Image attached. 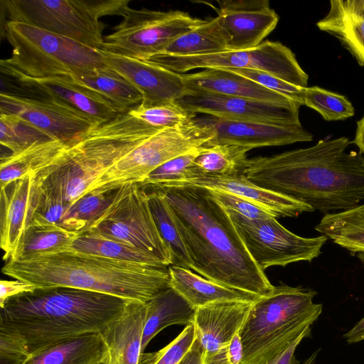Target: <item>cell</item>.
I'll use <instances>...</instances> for the list:
<instances>
[{"label": "cell", "instance_id": "836d02e7", "mask_svg": "<svg viewBox=\"0 0 364 364\" xmlns=\"http://www.w3.org/2000/svg\"><path fill=\"white\" fill-rule=\"evenodd\" d=\"M144 187L148 193L150 210L157 229L170 252L171 265L191 269L188 252L164 196L158 189Z\"/></svg>", "mask_w": 364, "mask_h": 364}, {"label": "cell", "instance_id": "e575fe53", "mask_svg": "<svg viewBox=\"0 0 364 364\" xmlns=\"http://www.w3.org/2000/svg\"><path fill=\"white\" fill-rule=\"evenodd\" d=\"M71 78L105 96L117 107L120 114L127 113L143 100L140 92L113 70Z\"/></svg>", "mask_w": 364, "mask_h": 364}, {"label": "cell", "instance_id": "8d00e7d4", "mask_svg": "<svg viewBox=\"0 0 364 364\" xmlns=\"http://www.w3.org/2000/svg\"><path fill=\"white\" fill-rule=\"evenodd\" d=\"M120 188L86 193L69 207L58 225L70 231L82 232L113 203Z\"/></svg>", "mask_w": 364, "mask_h": 364}, {"label": "cell", "instance_id": "4316f807", "mask_svg": "<svg viewBox=\"0 0 364 364\" xmlns=\"http://www.w3.org/2000/svg\"><path fill=\"white\" fill-rule=\"evenodd\" d=\"M70 141L37 142L18 152L1 156V188L26 176H34L59 162L66 154Z\"/></svg>", "mask_w": 364, "mask_h": 364}, {"label": "cell", "instance_id": "f907efd6", "mask_svg": "<svg viewBox=\"0 0 364 364\" xmlns=\"http://www.w3.org/2000/svg\"><path fill=\"white\" fill-rule=\"evenodd\" d=\"M343 338L348 344L364 341V316L343 335Z\"/></svg>", "mask_w": 364, "mask_h": 364}, {"label": "cell", "instance_id": "9a60e30c", "mask_svg": "<svg viewBox=\"0 0 364 364\" xmlns=\"http://www.w3.org/2000/svg\"><path fill=\"white\" fill-rule=\"evenodd\" d=\"M194 114L229 120L275 124H300L296 102L275 103L206 92H185L176 100Z\"/></svg>", "mask_w": 364, "mask_h": 364}, {"label": "cell", "instance_id": "83f0119b", "mask_svg": "<svg viewBox=\"0 0 364 364\" xmlns=\"http://www.w3.org/2000/svg\"><path fill=\"white\" fill-rule=\"evenodd\" d=\"M146 314L143 331L141 353L151 339L172 325L194 323L196 309L171 287L146 302Z\"/></svg>", "mask_w": 364, "mask_h": 364}, {"label": "cell", "instance_id": "d590c367", "mask_svg": "<svg viewBox=\"0 0 364 364\" xmlns=\"http://www.w3.org/2000/svg\"><path fill=\"white\" fill-rule=\"evenodd\" d=\"M247 147L232 144L203 146L194 164L200 172L211 175H230L242 173L248 158Z\"/></svg>", "mask_w": 364, "mask_h": 364}, {"label": "cell", "instance_id": "ba28073f", "mask_svg": "<svg viewBox=\"0 0 364 364\" xmlns=\"http://www.w3.org/2000/svg\"><path fill=\"white\" fill-rule=\"evenodd\" d=\"M130 0H1L9 21L23 23L101 49L105 16H122Z\"/></svg>", "mask_w": 364, "mask_h": 364}, {"label": "cell", "instance_id": "f5cc1de1", "mask_svg": "<svg viewBox=\"0 0 364 364\" xmlns=\"http://www.w3.org/2000/svg\"><path fill=\"white\" fill-rule=\"evenodd\" d=\"M357 257L359 259V260L363 263L364 265V252H359L357 253Z\"/></svg>", "mask_w": 364, "mask_h": 364}, {"label": "cell", "instance_id": "5bb4252c", "mask_svg": "<svg viewBox=\"0 0 364 364\" xmlns=\"http://www.w3.org/2000/svg\"><path fill=\"white\" fill-rule=\"evenodd\" d=\"M0 113L16 115L53 139L63 141L100 125L58 99L19 91L1 92Z\"/></svg>", "mask_w": 364, "mask_h": 364}, {"label": "cell", "instance_id": "f546056e", "mask_svg": "<svg viewBox=\"0 0 364 364\" xmlns=\"http://www.w3.org/2000/svg\"><path fill=\"white\" fill-rule=\"evenodd\" d=\"M79 235L54 223H31L10 259L68 251Z\"/></svg>", "mask_w": 364, "mask_h": 364}, {"label": "cell", "instance_id": "7402d4cb", "mask_svg": "<svg viewBox=\"0 0 364 364\" xmlns=\"http://www.w3.org/2000/svg\"><path fill=\"white\" fill-rule=\"evenodd\" d=\"M33 188V175H28L1 188L0 245L6 262L14 255L31 222Z\"/></svg>", "mask_w": 364, "mask_h": 364}, {"label": "cell", "instance_id": "f6af8a7d", "mask_svg": "<svg viewBox=\"0 0 364 364\" xmlns=\"http://www.w3.org/2000/svg\"><path fill=\"white\" fill-rule=\"evenodd\" d=\"M30 356L24 341L19 336L0 328V364H24Z\"/></svg>", "mask_w": 364, "mask_h": 364}, {"label": "cell", "instance_id": "4fadbf2b", "mask_svg": "<svg viewBox=\"0 0 364 364\" xmlns=\"http://www.w3.org/2000/svg\"><path fill=\"white\" fill-rule=\"evenodd\" d=\"M226 210L250 255L263 272L273 266L310 262L321 255L328 239L322 235L315 237L299 236L286 229L276 218L250 220Z\"/></svg>", "mask_w": 364, "mask_h": 364}, {"label": "cell", "instance_id": "bcb514c9", "mask_svg": "<svg viewBox=\"0 0 364 364\" xmlns=\"http://www.w3.org/2000/svg\"><path fill=\"white\" fill-rule=\"evenodd\" d=\"M36 289L33 284L18 279L0 282V308L11 298L31 292Z\"/></svg>", "mask_w": 364, "mask_h": 364}, {"label": "cell", "instance_id": "52a82bcc", "mask_svg": "<svg viewBox=\"0 0 364 364\" xmlns=\"http://www.w3.org/2000/svg\"><path fill=\"white\" fill-rule=\"evenodd\" d=\"M4 36L13 50L10 58L1 60V70L33 78L112 70L101 50L29 24L8 21Z\"/></svg>", "mask_w": 364, "mask_h": 364}, {"label": "cell", "instance_id": "2e32d148", "mask_svg": "<svg viewBox=\"0 0 364 364\" xmlns=\"http://www.w3.org/2000/svg\"><path fill=\"white\" fill-rule=\"evenodd\" d=\"M1 81L12 85V89L1 92L19 91L56 98L90 116L100 124L114 119L120 114L105 96L70 77L33 78L4 70H1Z\"/></svg>", "mask_w": 364, "mask_h": 364}, {"label": "cell", "instance_id": "8992f818", "mask_svg": "<svg viewBox=\"0 0 364 364\" xmlns=\"http://www.w3.org/2000/svg\"><path fill=\"white\" fill-rule=\"evenodd\" d=\"M316 295L309 288L281 284L255 301L238 332L244 349L242 364H265L299 338L309 337L323 309L313 301Z\"/></svg>", "mask_w": 364, "mask_h": 364}, {"label": "cell", "instance_id": "1f68e13d", "mask_svg": "<svg viewBox=\"0 0 364 364\" xmlns=\"http://www.w3.org/2000/svg\"><path fill=\"white\" fill-rule=\"evenodd\" d=\"M69 250L119 261L168 269L164 262L151 254L120 241L90 232L80 233Z\"/></svg>", "mask_w": 364, "mask_h": 364}, {"label": "cell", "instance_id": "f1b7e54d", "mask_svg": "<svg viewBox=\"0 0 364 364\" xmlns=\"http://www.w3.org/2000/svg\"><path fill=\"white\" fill-rule=\"evenodd\" d=\"M107 355L100 333H89L55 344L30 356L24 364H96Z\"/></svg>", "mask_w": 364, "mask_h": 364}, {"label": "cell", "instance_id": "60d3db41", "mask_svg": "<svg viewBox=\"0 0 364 364\" xmlns=\"http://www.w3.org/2000/svg\"><path fill=\"white\" fill-rule=\"evenodd\" d=\"M202 147L168 161L153 171L140 184L154 186L184 181L194 167L195 159Z\"/></svg>", "mask_w": 364, "mask_h": 364}, {"label": "cell", "instance_id": "681fc988", "mask_svg": "<svg viewBox=\"0 0 364 364\" xmlns=\"http://www.w3.org/2000/svg\"><path fill=\"white\" fill-rule=\"evenodd\" d=\"M178 364H203V349L196 337L191 347Z\"/></svg>", "mask_w": 364, "mask_h": 364}, {"label": "cell", "instance_id": "816d5d0a", "mask_svg": "<svg viewBox=\"0 0 364 364\" xmlns=\"http://www.w3.org/2000/svg\"><path fill=\"white\" fill-rule=\"evenodd\" d=\"M352 144L358 146L359 152L364 156V116L357 122L355 135Z\"/></svg>", "mask_w": 364, "mask_h": 364}, {"label": "cell", "instance_id": "c3c4849f", "mask_svg": "<svg viewBox=\"0 0 364 364\" xmlns=\"http://www.w3.org/2000/svg\"><path fill=\"white\" fill-rule=\"evenodd\" d=\"M244 357V349L239 333L235 334L228 348V360L229 364H242Z\"/></svg>", "mask_w": 364, "mask_h": 364}, {"label": "cell", "instance_id": "74e56055", "mask_svg": "<svg viewBox=\"0 0 364 364\" xmlns=\"http://www.w3.org/2000/svg\"><path fill=\"white\" fill-rule=\"evenodd\" d=\"M303 105L316 110L326 121H339L353 117L355 109L344 95L318 86L306 87Z\"/></svg>", "mask_w": 364, "mask_h": 364}, {"label": "cell", "instance_id": "44dd1931", "mask_svg": "<svg viewBox=\"0 0 364 364\" xmlns=\"http://www.w3.org/2000/svg\"><path fill=\"white\" fill-rule=\"evenodd\" d=\"M213 131L205 145L232 144L249 148L282 146L311 141L314 136L300 124H275L225 119L208 115L202 117Z\"/></svg>", "mask_w": 364, "mask_h": 364}, {"label": "cell", "instance_id": "5b68a950", "mask_svg": "<svg viewBox=\"0 0 364 364\" xmlns=\"http://www.w3.org/2000/svg\"><path fill=\"white\" fill-rule=\"evenodd\" d=\"M160 129L128 112L119 114L75 136L59 162L34 177L60 189L69 208L105 171Z\"/></svg>", "mask_w": 364, "mask_h": 364}, {"label": "cell", "instance_id": "8fae6325", "mask_svg": "<svg viewBox=\"0 0 364 364\" xmlns=\"http://www.w3.org/2000/svg\"><path fill=\"white\" fill-rule=\"evenodd\" d=\"M85 232L134 247L159 258L168 267L171 264L170 252L150 210L148 193L140 183L122 186L116 199L82 232Z\"/></svg>", "mask_w": 364, "mask_h": 364}, {"label": "cell", "instance_id": "6da1fadb", "mask_svg": "<svg viewBox=\"0 0 364 364\" xmlns=\"http://www.w3.org/2000/svg\"><path fill=\"white\" fill-rule=\"evenodd\" d=\"M346 136L312 146L249 159L243 173L255 184L328 214L364 200V156Z\"/></svg>", "mask_w": 364, "mask_h": 364}, {"label": "cell", "instance_id": "b9f144b4", "mask_svg": "<svg viewBox=\"0 0 364 364\" xmlns=\"http://www.w3.org/2000/svg\"><path fill=\"white\" fill-rule=\"evenodd\" d=\"M196 338L194 323L185 326L181 333L161 350L142 353L139 364H178L191 347Z\"/></svg>", "mask_w": 364, "mask_h": 364}, {"label": "cell", "instance_id": "ffe728a7", "mask_svg": "<svg viewBox=\"0 0 364 364\" xmlns=\"http://www.w3.org/2000/svg\"><path fill=\"white\" fill-rule=\"evenodd\" d=\"M101 51L107 65L140 92L143 98L141 104L144 106L176 101L185 92L181 74L149 60Z\"/></svg>", "mask_w": 364, "mask_h": 364}, {"label": "cell", "instance_id": "cb8c5ba5", "mask_svg": "<svg viewBox=\"0 0 364 364\" xmlns=\"http://www.w3.org/2000/svg\"><path fill=\"white\" fill-rule=\"evenodd\" d=\"M181 77L185 91L206 92L275 103L295 102L225 69L208 68L196 73L181 74Z\"/></svg>", "mask_w": 364, "mask_h": 364}, {"label": "cell", "instance_id": "277c9868", "mask_svg": "<svg viewBox=\"0 0 364 364\" xmlns=\"http://www.w3.org/2000/svg\"><path fill=\"white\" fill-rule=\"evenodd\" d=\"M2 272L36 288L73 287L144 303L171 287L168 269L70 250L10 259Z\"/></svg>", "mask_w": 364, "mask_h": 364}, {"label": "cell", "instance_id": "7bdbcfd3", "mask_svg": "<svg viewBox=\"0 0 364 364\" xmlns=\"http://www.w3.org/2000/svg\"><path fill=\"white\" fill-rule=\"evenodd\" d=\"M221 69V68H220ZM243 76L270 90L279 93L290 100L303 105L305 87L289 83L272 74L257 70L225 69Z\"/></svg>", "mask_w": 364, "mask_h": 364}, {"label": "cell", "instance_id": "ac0fdd59", "mask_svg": "<svg viewBox=\"0 0 364 364\" xmlns=\"http://www.w3.org/2000/svg\"><path fill=\"white\" fill-rule=\"evenodd\" d=\"M212 6L228 39V50L257 47L277 26L269 0H225Z\"/></svg>", "mask_w": 364, "mask_h": 364}, {"label": "cell", "instance_id": "7dc6e473", "mask_svg": "<svg viewBox=\"0 0 364 364\" xmlns=\"http://www.w3.org/2000/svg\"><path fill=\"white\" fill-rule=\"evenodd\" d=\"M304 338H306L305 336L299 338L289 348L265 364H314L319 350H316L302 361L298 360L296 358V349Z\"/></svg>", "mask_w": 364, "mask_h": 364}, {"label": "cell", "instance_id": "e0dca14e", "mask_svg": "<svg viewBox=\"0 0 364 364\" xmlns=\"http://www.w3.org/2000/svg\"><path fill=\"white\" fill-rule=\"evenodd\" d=\"M253 302L223 301L196 309V337L203 364H229L228 348L244 323Z\"/></svg>", "mask_w": 364, "mask_h": 364}, {"label": "cell", "instance_id": "db71d44e", "mask_svg": "<svg viewBox=\"0 0 364 364\" xmlns=\"http://www.w3.org/2000/svg\"><path fill=\"white\" fill-rule=\"evenodd\" d=\"M96 364H107V361H106V358L104 360H102V361H101L100 363H97Z\"/></svg>", "mask_w": 364, "mask_h": 364}, {"label": "cell", "instance_id": "484cf974", "mask_svg": "<svg viewBox=\"0 0 364 364\" xmlns=\"http://www.w3.org/2000/svg\"><path fill=\"white\" fill-rule=\"evenodd\" d=\"M168 270L171 287L195 309L223 301L254 302L259 297L223 286L182 267L170 265Z\"/></svg>", "mask_w": 364, "mask_h": 364}, {"label": "cell", "instance_id": "d4e9b609", "mask_svg": "<svg viewBox=\"0 0 364 364\" xmlns=\"http://www.w3.org/2000/svg\"><path fill=\"white\" fill-rule=\"evenodd\" d=\"M318 28L336 37L360 66H364V0H331Z\"/></svg>", "mask_w": 364, "mask_h": 364}, {"label": "cell", "instance_id": "603a6c76", "mask_svg": "<svg viewBox=\"0 0 364 364\" xmlns=\"http://www.w3.org/2000/svg\"><path fill=\"white\" fill-rule=\"evenodd\" d=\"M146 314V303L131 301L100 333L107 346V364H139Z\"/></svg>", "mask_w": 364, "mask_h": 364}, {"label": "cell", "instance_id": "d6a6232c", "mask_svg": "<svg viewBox=\"0 0 364 364\" xmlns=\"http://www.w3.org/2000/svg\"><path fill=\"white\" fill-rule=\"evenodd\" d=\"M228 39L218 16L205 22L173 41L163 54L192 56L228 50ZM162 54V53H161Z\"/></svg>", "mask_w": 364, "mask_h": 364}, {"label": "cell", "instance_id": "d6986e66", "mask_svg": "<svg viewBox=\"0 0 364 364\" xmlns=\"http://www.w3.org/2000/svg\"><path fill=\"white\" fill-rule=\"evenodd\" d=\"M191 186L212 191L227 192L242 197L273 213L277 218L297 217L314 210L307 204L288 196L262 188L247 178L244 173L211 175L200 172L198 167L181 182H173L151 187Z\"/></svg>", "mask_w": 364, "mask_h": 364}, {"label": "cell", "instance_id": "4dcf8cb0", "mask_svg": "<svg viewBox=\"0 0 364 364\" xmlns=\"http://www.w3.org/2000/svg\"><path fill=\"white\" fill-rule=\"evenodd\" d=\"M315 229L351 254L364 252V204L325 214Z\"/></svg>", "mask_w": 364, "mask_h": 364}, {"label": "cell", "instance_id": "ee69618b", "mask_svg": "<svg viewBox=\"0 0 364 364\" xmlns=\"http://www.w3.org/2000/svg\"><path fill=\"white\" fill-rule=\"evenodd\" d=\"M213 197L225 209L235 212L250 220H262L276 218V215L269 210L247 200L227 192L212 191Z\"/></svg>", "mask_w": 364, "mask_h": 364}, {"label": "cell", "instance_id": "ab89813d", "mask_svg": "<svg viewBox=\"0 0 364 364\" xmlns=\"http://www.w3.org/2000/svg\"><path fill=\"white\" fill-rule=\"evenodd\" d=\"M128 113L151 126L161 129L189 124L197 117L196 114L187 111L176 101L150 107L140 104Z\"/></svg>", "mask_w": 364, "mask_h": 364}, {"label": "cell", "instance_id": "7a4b0ae2", "mask_svg": "<svg viewBox=\"0 0 364 364\" xmlns=\"http://www.w3.org/2000/svg\"><path fill=\"white\" fill-rule=\"evenodd\" d=\"M164 196L186 246L191 269L225 287L259 296L273 288L255 264L226 209L209 189L151 187Z\"/></svg>", "mask_w": 364, "mask_h": 364}, {"label": "cell", "instance_id": "7c38bea8", "mask_svg": "<svg viewBox=\"0 0 364 364\" xmlns=\"http://www.w3.org/2000/svg\"><path fill=\"white\" fill-rule=\"evenodd\" d=\"M148 60L178 74L196 68L257 70L301 87H307L309 80L293 51L278 41H265L250 49L200 55L176 56L162 53Z\"/></svg>", "mask_w": 364, "mask_h": 364}, {"label": "cell", "instance_id": "30bf717a", "mask_svg": "<svg viewBox=\"0 0 364 364\" xmlns=\"http://www.w3.org/2000/svg\"><path fill=\"white\" fill-rule=\"evenodd\" d=\"M114 31L104 37L100 50L148 60L163 53L181 36L205 22L181 11L128 8Z\"/></svg>", "mask_w": 364, "mask_h": 364}, {"label": "cell", "instance_id": "3957f363", "mask_svg": "<svg viewBox=\"0 0 364 364\" xmlns=\"http://www.w3.org/2000/svg\"><path fill=\"white\" fill-rule=\"evenodd\" d=\"M131 301L73 287L36 288L0 308V328L19 336L32 355L73 338L101 333Z\"/></svg>", "mask_w": 364, "mask_h": 364}, {"label": "cell", "instance_id": "f35d334b", "mask_svg": "<svg viewBox=\"0 0 364 364\" xmlns=\"http://www.w3.org/2000/svg\"><path fill=\"white\" fill-rule=\"evenodd\" d=\"M49 140L55 139L16 115L0 113V143L11 153Z\"/></svg>", "mask_w": 364, "mask_h": 364}, {"label": "cell", "instance_id": "9c48e42d", "mask_svg": "<svg viewBox=\"0 0 364 364\" xmlns=\"http://www.w3.org/2000/svg\"><path fill=\"white\" fill-rule=\"evenodd\" d=\"M213 131L203 118L164 128L113 164L91 185V191H108L126 183H141L156 168L181 154L205 146Z\"/></svg>", "mask_w": 364, "mask_h": 364}]
</instances>
